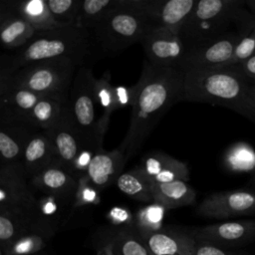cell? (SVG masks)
I'll use <instances>...</instances> for the list:
<instances>
[{"instance_id":"obj_1","label":"cell","mask_w":255,"mask_h":255,"mask_svg":"<svg viewBox=\"0 0 255 255\" xmlns=\"http://www.w3.org/2000/svg\"><path fill=\"white\" fill-rule=\"evenodd\" d=\"M184 73L180 68L157 67L145 62L132 86L131 113L128 132L119 148L127 162L134 156L162 117L183 101Z\"/></svg>"},{"instance_id":"obj_2","label":"cell","mask_w":255,"mask_h":255,"mask_svg":"<svg viewBox=\"0 0 255 255\" xmlns=\"http://www.w3.org/2000/svg\"><path fill=\"white\" fill-rule=\"evenodd\" d=\"M95 48L91 34L76 26L37 31L25 46L2 61L1 69L12 74L27 65L55 58L71 59L81 67L93 56Z\"/></svg>"},{"instance_id":"obj_3","label":"cell","mask_w":255,"mask_h":255,"mask_svg":"<svg viewBox=\"0 0 255 255\" xmlns=\"http://www.w3.org/2000/svg\"><path fill=\"white\" fill-rule=\"evenodd\" d=\"M251 84L235 65L184 72L183 101L227 108L247 118Z\"/></svg>"},{"instance_id":"obj_4","label":"cell","mask_w":255,"mask_h":255,"mask_svg":"<svg viewBox=\"0 0 255 255\" xmlns=\"http://www.w3.org/2000/svg\"><path fill=\"white\" fill-rule=\"evenodd\" d=\"M244 5L239 0H197L178 35L185 50L229 32L245 14Z\"/></svg>"},{"instance_id":"obj_5","label":"cell","mask_w":255,"mask_h":255,"mask_svg":"<svg viewBox=\"0 0 255 255\" xmlns=\"http://www.w3.org/2000/svg\"><path fill=\"white\" fill-rule=\"evenodd\" d=\"M96 78L88 65L77 68L70 90L68 110L74 128L86 150H104V136L99 129Z\"/></svg>"},{"instance_id":"obj_6","label":"cell","mask_w":255,"mask_h":255,"mask_svg":"<svg viewBox=\"0 0 255 255\" xmlns=\"http://www.w3.org/2000/svg\"><path fill=\"white\" fill-rule=\"evenodd\" d=\"M77 68L71 59L55 58L27 65L12 74L1 69L0 76L14 86L68 102Z\"/></svg>"},{"instance_id":"obj_7","label":"cell","mask_w":255,"mask_h":255,"mask_svg":"<svg viewBox=\"0 0 255 255\" xmlns=\"http://www.w3.org/2000/svg\"><path fill=\"white\" fill-rule=\"evenodd\" d=\"M116 4V8L90 33L95 47L106 54H116L141 43L145 35L156 27L150 17L122 7L117 0Z\"/></svg>"},{"instance_id":"obj_8","label":"cell","mask_w":255,"mask_h":255,"mask_svg":"<svg viewBox=\"0 0 255 255\" xmlns=\"http://www.w3.org/2000/svg\"><path fill=\"white\" fill-rule=\"evenodd\" d=\"M239 41L238 31L227 32L217 38L202 42L185 50L180 69H212L228 66Z\"/></svg>"},{"instance_id":"obj_9","label":"cell","mask_w":255,"mask_h":255,"mask_svg":"<svg viewBox=\"0 0 255 255\" xmlns=\"http://www.w3.org/2000/svg\"><path fill=\"white\" fill-rule=\"evenodd\" d=\"M198 215L213 219H229L255 214V192L243 188L213 192L197 206Z\"/></svg>"},{"instance_id":"obj_10","label":"cell","mask_w":255,"mask_h":255,"mask_svg":"<svg viewBox=\"0 0 255 255\" xmlns=\"http://www.w3.org/2000/svg\"><path fill=\"white\" fill-rule=\"evenodd\" d=\"M186 232L196 240L227 249H239L255 240V219L223 221L188 228Z\"/></svg>"},{"instance_id":"obj_11","label":"cell","mask_w":255,"mask_h":255,"mask_svg":"<svg viewBox=\"0 0 255 255\" xmlns=\"http://www.w3.org/2000/svg\"><path fill=\"white\" fill-rule=\"evenodd\" d=\"M21 163L2 164L0 168V207L34 210L38 199L32 192Z\"/></svg>"},{"instance_id":"obj_12","label":"cell","mask_w":255,"mask_h":255,"mask_svg":"<svg viewBox=\"0 0 255 255\" xmlns=\"http://www.w3.org/2000/svg\"><path fill=\"white\" fill-rule=\"evenodd\" d=\"M140 44L150 64L164 68H180L185 47L178 35L164 28L154 27Z\"/></svg>"},{"instance_id":"obj_13","label":"cell","mask_w":255,"mask_h":255,"mask_svg":"<svg viewBox=\"0 0 255 255\" xmlns=\"http://www.w3.org/2000/svg\"><path fill=\"white\" fill-rule=\"evenodd\" d=\"M44 131L52 141L56 156V165L74 174L77 161L86 149L73 127L68 106L63 117L54 126Z\"/></svg>"},{"instance_id":"obj_14","label":"cell","mask_w":255,"mask_h":255,"mask_svg":"<svg viewBox=\"0 0 255 255\" xmlns=\"http://www.w3.org/2000/svg\"><path fill=\"white\" fill-rule=\"evenodd\" d=\"M43 97L46 96L14 86L0 76V122L28 123L30 113Z\"/></svg>"},{"instance_id":"obj_15","label":"cell","mask_w":255,"mask_h":255,"mask_svg":"<svg viewBox=\"0 0 255 255\" xmlns=\"http://www.w3.org/2000/svg\"><path fill=\"white\" fill-rule=\"evenodd\" d=\"M126 163V155L119 147L112 151L101 150L91 158L85 176L90 184L100 192L116 183Z\"/></svg>"},{"instance_id":"obj_16","label":"cell","mask_w":255,"mask_h":255,"mask_svg":"<svg viewBox=\"0 0 255 255\" xmlns=\"http://www.w3.org/2000/svg\"><path fill=\"white\" fill-rule=\"evenodd\" d=\"M151 183H165L175 180L188 181L189 170L185 162L163 152L150 151L138 164Z\"/></svg>"},{"instance_id":"obj_17","label":"cell","mask_w":255,"mask_h":255,"mask_svg":"<svg viewBox=\"0 0 255 255\" xmlns=\"http://www.w3.org/2000/svg\"><path fill=\"white\" fill-rule=\"evenodd\" d=\"M31 184L47 196L74 203L79 180L63 167L52 165L32 177Z\"/></svg>"},{"instance_id":"obj_18","label":"cell","mask_w":255,"mask_h":255,"mask_svg":"<svg viewBox=\"0 0 255 255\" xmlns=\"http://www.w3.org/2000/svg\"><path fill=\"white\" fill-rule=\"evenodd\" d=\"M132 97V87H115L109 79L102 77L96 80V99L99 117V129L105 137L106 130L112 114L126 106L130 105Z\"/></svg>"},{"instance_id":"obj_19","label":"cell","mask_w":255,"mask_h":255,"mask_svg":"<svg viewBox=\"0 0 255 255\" xmlns=\"http://www.w3.org/2000/svg\"><path fill=\"white\" fill-rule=\"evenodd\" d=\"M0 153L2 164L19 162L33 133L40 130L28 123L0 122Z\"/></svg>"},{"instance_id":"obj_20","label":"cell","mask_w":255,"mask_h":255,"mask_svg":"<svg viewBox=\"0 0 255 255\" xmlns=\"http://www.w3.org/2000/svg\"><path fill=\"white\" fill-rule=\"evenodd\" d=\"M152 255H190L195 239L186 230L164 229L140 233Z\"/></svg>"},{"instance_id":"obj_21","label":"cell","mask_w":255,"mask_h":255,"mask_svg":"<svg viewBox=\"0 0 255 255\" xmlns=\"http://www.w3.org/2000/svg\"><path fill=\"white\" fill-rule=\"evenodd\" d=\"M38 212V209H37ZM57 229L45 220L39 212L31 226L0 255H33L46 249Z\"/></svg>"},{"instance_id":"obj_22","label":"cell","mask_w":255,"mask_h":255,"mask_svg":"<svg viewBox=\"0 0 255 255\" xmlns=\"http://www.w3.org/2000/svg\"><path fill=\"white\" fill-rule=\"evenodd\" d=\"M21 163L32 178L44 169L56 165V156L51 139L44 130H38L29 138L23 152Z\"/></svg>"},{"instance_id":"obj_23","label":"cell","mask_w":255,"mask_h":255,"mask_svg":"<svg viewBox=\"0 0 255 255\" xmlns=\"http://www.w3.org/2000/svg\"><path fill=\"white\" fill-rule=\"evenodd\" d=\"M196 3L197 0H157L149 17L156 27L179 35Z\"/></svg>"},{"instance_id":"obj_24","label":"cell","mask_w":255,"mask_h":255,"mask_svg":"<svg viewBox=\"0 0 255 255\" xmlns=\"http://www.w3.org/2000/svg\"><path fill=\"white\" fill-rule=\"evenodd\" d=\"M36 32L16 8H8L1 12L0 38L4 49L18 50L22 48L34 37Z\"/></svg>"},{"instance_id":"obj_25","label":"cell","mask_w":255,"mask_h":255,"mask_svg":"<svg viewBox=\"0 0 255 255\" xmlns=\"http://www.w3.org/2000/svg\"><path fill=\"white\" fill-rule=\"evenodd\" d=\"M34 210L0 207V252L8 249L33 223L37 216Z\"/></svg>"},{"instance_id":"obj_26","label":"cell","mask_w":255,"mask_h":255,"mask_svg":"<svg viewBox=\"0 0 255 255\" xmlns=\"http://www.w3.org/2000/svg\"><path fill=\"white\" fill-rule=\"evenodd\" d=\"M151 191L153 203L165 209L193 205L196 200V191L186 181L175 180L165 183H152Z\"/></svg>"},{"instance_id":"obj_27","label":"cell","mask_w":255,"mask_h":255,"mask_svg":"<svg viewBox=\"0 0 255 255\" xmlns=\"http://www.w3.org/2000/svg\"><path fill=\"white\" fill-rule=\"evenodd\" d=\"M67 106L68 102L52 97H43L30 113L28 123L40 130H46L63 117Z\"/></svg>"},{"instance_id":"obj_28","label":"cell","mask_w":255,"mask_h":255,"mask_svg":"<svg viewBox=\"0 0 255 255\" xmlns=\"http://www.w3.org/2000/svg\"><path fill=\"white\" fill-rule=\"evenodd\" d=\"M151 181L136 165L131 170L122 173L116 181L117 187L127 196L142 202H153Z\"/></svg>"},{"instance_id":"obj_29","label":"cell","mask_w":255,"mask_h":255,"mask_svg":"<svg viewBox=\"0 0 255 255\" xmlns=\"http://www.w3.org/2000/svg\"><path fill=\"white\" fill-rule=\"evenodd\" d=\"M116 0H83L80 2L76 27L93 32L116 8Z\"/></svg>"},{"instance_id":"obj_30","label":"cell","mask_w":255,"mask_h":255,"mask_svg":"<svg viewBox=\"0 0 255 255\" xmlns=\"http://www.w3.org/2000/svg\"><path fill=\"white\" fill-rule=\"evenodd\" d=\"M16 9L36 31L63 27L52 16L46 0L22 1L17 4Z\"/></svg>"},{"instance_id":"obj_31","label":"cell","mask_w":255,"mask_h":255,"mask_svg":"<svg viewBox=\"0 0 255 255\" xmlns=\"http://www.w3.org/2000/svg\"><path fill=\"white\" fill-rule=\"evenodd\" d=\"M236 26L239 41L229 65L239 64L255 54V15L246 11Z\"/></svg>"},{"instance_id":"obj_32","label":"cell","mask_w":255,"mask_h":255,"mask_svg":"<svg viewBox=\"0 0 255 255\" xmlns=\"http://www.w3.org/2000/svg\"><path fill=\"white\" fill-rule=\"evenodd\" d=\"M111 242L115 255H152L138 230L131 226L120 230Z\"/></svg>"},{"instance_id":"obj_33","label":"cell","mask_w":255,"mask_h":255,"mask_svg":"<svg viewBox=\"0 0 255 255\" xmlns=\"http://www.w3.org/2000/svg\"><path fill=\"white\" fill-rule=\"evenodd\" d=\"M54 19L61 26H76L80 0H46Z\"/></svg>"},{"instance_id":"obj_34","label":"cell","mask_w":255,"mask_h":255,"mask_svg":"<svg viewBox=\"0 0 255 255\" xmlns=\"http://www.w3.org/2000/svg\"><path fill=\"white\" fill-rule=\"evenodd\" d=\"M228 165L235 171H255V150L245 142L232 146L227 156Z\"/></svg>"},{"instance_id":"obj_35","label":"cell","mask_w":255,"mask_h":255,"mask_svg":"<svg viewBox=\"0 0 255 255\" xmlns=\"http://www.w3.org/2000/svg\"><path fill=\"white\" fill-rule=\"evenodd\" d=\"M164 207L154 203L140 209L135 217V228L139 233H149L160 230Z\"/></svg>"},{"instance_id":"obj_36","label":"cell","mask_w":255,"mask_h":255,"mask_svg":"<svg viewBox=\"0 0 255 255\" xmlns=\"http://www.w3.org/2000/svg\"><path fill=\"white\" fill-rule=\"evenodd\" d=\"M190 255H253L247 251L238 249H227L212 243L195 239V243L190 250Z\"/></svg>"},{"instance_id":"obj_37","label":"cell","mask_w":255,"mask_h":255,"mask_svg":"<svg viewBox=\"0 0 255 255\" xmlns=\"http://www.w3.org/2000/svg\"><path fill=\"white\" fill-rule=\"evenodd\" d=\"M98 192L89 182L88 178L83 174L79 178L78 190L76 193V198L74 202V207L87 205L91 203H97L99 201Z\"/></svg>"},{"instance_id":"obj_38","label":"cell","mask_w":255,"mask_h":255,"mask_svg":"<svg viewBox=\"0 0 255 255\" xmlns=\"http://www.w3.org/2000/svg\"><path fill=\"white\" fill-rule=\"evenodd\" d=\"M235 66L251 85H255V54Z\"/></svg>"},{"instance_id":"obj_39","label":"cell","mask_w":255,"mask_h":255,"mask_svg":"<svg viewBox=\"0 0 255 255\" xmlns=\"http://www.w3.org/2000/svg\"><path fill=\"white\" fill-rule=\"evenodd\" d=\"M247 119L255 123V85H251L249 94H248Z\"/></svg>"},{"instance_id":"obj_40","label":"cell","mask_w":255,"mask_h":255,"mask_svg":"<svg viewBox=\"0 0 255 255\" xmlns=\"http://www.w3.org/2000/svg\"><path fill=\"white\" fill-rule=\"evenodd\" d=\"M97 255H115L114 253V249H113V245L112 242L106 244L99 252Z\"/></svg>"},{"instance_id":"obj_41","label":"cell","mask_w":255,"mask_h":255,"mask_svg":"<svg viewBox=\"0 0 255 255\" xmlns=\"http://www.w3.org/2000/svg\"><path fill=\"white\" fill-rule=\"evenodd\" d=\"M245 188L250 189V190H252V191L255 192V171L251 174V177H250V179L248 180L247 185H246Z\"/></svg>"},{"instance_id":"obj_42","label":"cell","mask_w":255,"mask_h":255,"mask_svg":"<svg viewBox=\"0 0 255 255\" xmlns=\"http://www.w3.org/2000/svg\"><path fill=\"white\" fill-rule=\"evenodd\" d=\"M245 3L248 6V8L255 14V0H248L245 1Z\"/></svg>"},{"instance_id":"obj_43","label":"cell","mask_w":255,"mask_h":255,"mask_svg":"<svg viewBox=\"0 0 255 255\" xmlns=\"http://www.w3.org/2000/svg\"><path fill=\"white\" fill-rule=\"evenodd\" d=\"M33 255H52V254H50L48 251H46V250H43V251H41V252H38V253H36V254H33Z\"/></svg>"}]
</instances>
